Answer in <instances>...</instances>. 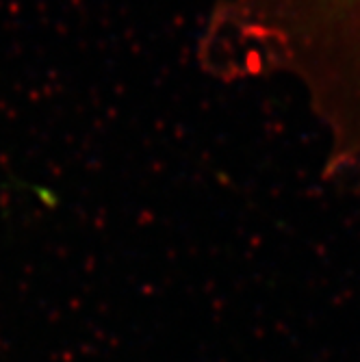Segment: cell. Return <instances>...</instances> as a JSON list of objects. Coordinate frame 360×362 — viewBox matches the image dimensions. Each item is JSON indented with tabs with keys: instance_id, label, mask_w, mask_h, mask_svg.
<instances>
[{
	"instance_id": "6da1fadb",
	"label": "cell",
	"mask_w": 360,
	"mask_h": 362,
	"mask_svg": "<svg viewBox=\"0 0 360 362\" xmlns=\"http://www.w3.org/2000/svg\"><path fill=\"white\" fill-rule=\"evenodd\" d=\"M200 63L228 83L293 81L328 135L325 174L360 178V0H219Z\"/></svg>"
}]
</instances>
